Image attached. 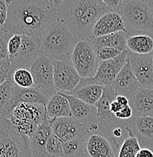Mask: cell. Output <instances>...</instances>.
Returning a JSON list of instances; mask_svg holds the SVG:
<instances>
[{"label": "cell", "instance_id": "6da1fadb", "mask_svg": "<svg viewBox=\"0 0 153 157\" xmlns=\"http://www.w3.org/2000/svg\"><path fill=\"white\" fill-rule=\"evenodd\" d=\"M57 19L52 0H14L8 6L7 18L2 27L11 35L41 38Z\"/></svg>", "mask_w": 153, "mask_h": 157}, {"label": "cell", "instance_id": "7a4b0ae2", "mask_svg": "<svg viewBox=\"0 0 153 157\" xmlns=\"http://www.w3.org/2000/svg\"><path fill=\"white\" fill-rule=\"evenodd\" d=\"M57 17L77 40H87L96 21L111 11L102 0H64L56 9Z\"/></svg>", "mask_w": 153, "mask_h": 157}, {"label": "cell", "instance_id": "3957f363", "mask_svg": "<svg viewBox=\"0 0 153 157\" xmlns=\"http://www.w3.org/2000/svg\"><path fill=\"white\" fill-rule=\"evenodd\" d=\"M40 54L52 61L70 62L77 39L67 27L58 18L41 36Z\"/></svg>", "mask_w": 153, "mask_h": 157}, {"label": "cell", "instance_id": "277c9868", "mask_svg": "<svg viewBox=\"0 0 153 157\" xmlns=\"http://www.w3.org/2000/svg\"><path fill=\"white\" fill-rule=\"evenodd\" d=\"M119 14L128 35L137 33L153 35V13L147 2L124 0Z\"/></svg>", "mask_w": 153, "mask_h": 157}, {"label": "cell", "instance_id": "5b68a950", "mask_svg": "<svg viewBox=\"0 0 153 157\" xmlns=\"http://www.w3.org/2000/svg\"><path fill=\"white\" fill-rule=\"evenodd\" d=\"M0 157H34L30 138L18 132L7 118H0Z\"/></svg>", "mask_w": 153, "mask_h": 157}, {"label": "cell", "instance_id": "8992f818", "mask_svg": "<svg viewBox=\"0 0 153 157\" xmlns=\"http://www.w3.org/2000/svg\"><path fill=\"white\" fill-rule=\"evenodd\" d=\"M46 108L43 104L21 103L16 106L6 117L19 133L30 135L45 120Z\"/></svg>", "mask_w": 153, "mask_h": 157}, {"label": "cell", "instance_id": "52a82bcc", "mask_svg": "<svg viewBox=\"0 0 153 157\" xmlns=\"http://www.w3.org/2000/svg\"><path fill=\"white\" fill-rule=\"evenodd\" d=\"M70 62L80 78H92L96 75L99 61L96 57L94 46L90 39L77 41Z\"/></svg>", "mask_w": 153, "mask_h": 157}, {"label": "cell", "instance_id": "ba28073f", "mask_svg": "<svg viewBox=\"0 0 153 157\" xmlns=\"http://www.w3.org/2000/svg\"><path fill=\"white\" fill-rule=\"evenodd\" d=\"M128 51L125 50L119 56L111 60L99 62L96 75L92 78H81L79 86L86 85L111 86L118 73L127 61Z\"/></svg>", "mask_w": 153, "mask_h": 157}, {"label": "cell", "instance_id": "9c48e42d", "mask_svg": "<svg viewBox=\"0 0 153 157\" xmlns=\"http://www.w3.org/2000/svg\"><path fill=\"white\" fill-rule=\"evenodd\" d=\"M33 78L34 87L45 94L49 98L57 94L55 87L52 60L46 56L39 55L30 69Z\"/></svg>", "mask_w": 153, "mask_h": 157}, {"label": "cell", "instance_id": "30bf717a", "mask_svg": "<svg viewBox=\"0 0 153 157\" xmlns=\"http://www.w3.org/2000/svg\"><path fill=\"white\" fill-rule=\"evenodd\" d=\"M117 96L118 94L114 86H105L103 88L102 97L95 104L97 110V119L99 124L110 132L117 128H126L127 126V120L118 119L110 109V105L115 101Z\"/></svg>", "mask_w": 153, "mask_h": 157}, {"label": "cell", "instance_id": "8fae6325", "mask_svg": "<svg viewBox=\"0 0 153 157\" xmlns=\"http://www.w3.org/2000/svg\"><path fill=\"white\" fill-rule=\"evenodd\" d=\"M41 39L22 35V42L18 53L9 58L10 64L14 70L18 69H30L33 63L40 55Z\"/></svg>", "mask_w": 153, "mask_h": 157}, {"label": "cell", "instance_id": "7c38bea8", "mask_svg": "<svg viewBox=\"0 0 153 157\" xmlns=\"http://www.w3.org/2000/svg\"><path fill=\"white\" fill-rule=\"evenodd\" d=\"M52 64L54 83L57 92L70 94L78 86L81 79L80 75L71 63L62 60H54Z\"/></svg>", "mask_w": 153, "mask_h": 157}, {"label": "cell", "instance_id": "4fadbf2b", "mask_svg": "<svg viewBox=\"0 0 153 157\" xmlns=\"http://www.w3.org/2000/svg\"><path fill=\"white\" fill-rule=\"evenodd\" d=\"M52 133L62 142L74 139H84L90 129L73 117H62L49 121Z\"/></svg>", "mask_w": 153, "mask_h": 157}, {"label": "cell", "instance_id": "5bb4252c", "mask_svg": "<svg viewBox=\"0 0 153 157\" xmlns=\"http://www.w3.org/2000/svg\"><path fill=\"white\" fill-rule=\"evenodd\" d=\"M60 94L68 101L71 110V117L88 128L90 132H97L99 129L101 125L98 122L97 110L95 105H90L84 103L72 95L64 93Z\"/></svg>", "mask_w": 153, "mask_h": 157}, {"label": "cell", "instance_id": "9a60e30c", "mask_svg": "<svg viewBox=\"0 0 153 157\" xmlns=\"http://www.w3.org/2000/svg\"><path fill=\"white\" fill-rule=\"evenodd\" d=\"M127 60L140 87L153 88L152 55H138L128 52Z\"/></svg>", "mask_w": 153, "mask_h": 157}, {"label": "cell", "instance_id": "2e32d148", "mask_svg": "<svg viewBox=\"0 0 153 157\" xmlns=\"http://www.w3.org/2000/svg\"><path fill=\"white\" fill-rule=\"evenodd\" d=\"M111 139L104 135L101 126L97 132H90L86 137L84 153L87 157H116Z\"/></svg>", "mask_w": 153, "mask_h": 157}, {"label": "cell", "instance_id": "e0dca14e", "mask_svg": "<svg viewBox=\"0 0 153 157\" xmlns=\"http://www.w3.org/2000/svg\"><path fill=\"white\" fill-rule=\"evenodd\" d=\"M127 128L132 134L137 137L140 146L153 147V117L148 116L132 117L127 120Z\"/></svg>", "mask_w": 153, "mask_h": 157}, {"label": "cell", "instance_id": "ac0fdd59", "mask_svg": "<svg viewBox=\"0 0 153 157\" xmlns=\"http://www.w3.org/2000/svg\"><path fill=\"white\" fill-rule=\"evenodd\" d=\"M111 86H114L118 95L124 96L129 101L132 99L138 88L140 87L139 82L131 70L128 60L116 76Z\"/></svg>", "mask_w": 153, "mask_h": 157}, {"label": "cell", "instance_id": "d6986e66", "mask_svg": "<svg viewBox=\"0 0 153 157\" xmlns=\"http://www.w3.org/2000/svg\"><path fill=\"white\" fill-rule=\"evenodd\" d=\"M119 31L126 32L122 17L119 13L110 11L97 20L93 26L91 37L96 38Z\"/></svg>", "mask_w": 153, "mask_h": 157}, {"label": "cell", "instance_id": "ffe728a7", "mask_svg": "<svg viewBox=\"0 0 153 157\" xmlns=\"http://www.w3.org/2000/svg\"><path fill=\"white\" fill-rule=\"evenodd\" d=\"M129 102L133 109V117H153V88L139 87Z\"/></svg>", "mask_w": 153, "mask_h": 157}, {"label": "cell", "instance_id": "44dd1931", "mask_svg": "<svg viewBox=\"0 0 153 157\" xmlns=\"http://www.w3.org/2000/svg\"><path fill=\"white\" fill-rule=\"evenodd\" d=\"M52 134L50 122L46 117L39 125L30 138V144L34 157H51L46 152V144L49 136Z\"/></svg>", "mask_w": 153, "mask_h": 157}, {"label": "cell", "instance_id": "7402d4cb", "mask_svg": "<svg viewBox=\"0 0 153 157\" xmlns=\"http://www.w3.org/2000/svg\"><path fill=\"white\" fill-rule=\"evenodd\" d=\"M18 86L9 78L0 86V118H6L17 106L15 101Z\"/></svg>", "mask_w": 153, "mask_h": 157}, {"label": "cell", "instance_id": "603a6c76", "mask_svg": "<svg viewBox=\"0 0 153 157\" xmlns=\"http://www.w3.org/2000/svg\"><path fill=\"white\" fill-rule=\"evenodd\" d=\"M45 108L46 116L49 121L58 118L71 117V110L68 101L58 92L49 98Z\"/></svg>", "mask_w": 153, "mask_h": 157}, {"label": "cell", "instance_id": "cb8c5ba5", "mask_svg": "<svg viewBox=\"0 0 153 157\" xmlns=\"http://www.w3.org/2000/svg\"><path fill=\"white\" fill-rule=\"evenodd\" d=\"M127 50L138 55H152L153 52V35L137 33L128 35L126 41Z\"/></svg>", "mask_w": 153, "mask_h": 157}, {"label": "cell", "instance_id": "d4e9b609", "mask_svg": "<svg viewBox=\"0 0 153 157\" xmlns=\"http://www.w3.org/2000/svg\"><path fill=\"white\" fill-rule=\"evenodd\" d=\"M127 36V33L125 31H119L96 38L91 37L90 40L95 48L108 47V48H117L121 52H124L127 50L126 41Z\"/></svg>", "mask_w": 153, "mask_h": 157}, {"label": "cell", "instance_id": "484cf974", "mask_svg": "<svg viewBox=\"0 0 153 157\" xmlns=\"http://www.w3.org/2000/svg\"><path fill=\"white\" fill-rule=\"evenodd\" d=\"M104 86L99 85H86V86H77L69 95H72L84 103L95 105L103 92Z\"/></svg>", "mask_w": 153, "mask_h": 157}, {"label": "cell", "instance_id": "4316f807", "mask_svg": "<svg viewBox=\"0 0 153 157\" xmlns=\"http://www.w3.org/2000/svg\"><path fill=\"white\" fill-rule=\"evenodd\" d=\"M49 100V98L37 88H23L18 86L15 96L17 106L21 103L43 104L46 106Z\"/></svg>", "mask_w": 153, "mask_h": 157}, {"label": "cell", "instance_id": "83f0119b", "mask_svg": "<svg viewBox=\"0 0 153 157\" xmlns=\"http://www.w3.org/2000/svg\"><path fill=\"white\" fill-rule=\"evenodd\" d=\"M126 130L129 132V136L124 139L118 150V157H136L138 152L141 150L137 137L132 134L127 126Z\"/></svg>", "mask_w": 153, "mask_h": 157}, {"label": "cell", "instance_id": "f1b7e54d", "mask_svg": "<svg viewBox=\"0 0 153 157\" xmlns=\"http://www.w3.org/2000/svg\"><path fill=\"white\" fill-rule=\"evenodd\" d=\"M84 139H74L63 142V157H80L84 152Z\"/></svg>", "mask_w": 153, "mask_h": 157}, {"label": "cell", "instance_id": "f546056e", "mask_svg": "<svg viewBox=\"0 0 153 157\" xmlns=\"http://www.w3.org/2000/svg\"><path fill=\"white\" fill-rule=\"evenodd\" d=\"M14 84L23 88L34 87V78L30 71L27 69H18L14 70L11 76Z\"/></svg>", "mask_w": 153, "mask_h": 157}, {"label": "cell", "instance_id": "4dcf8cb0", "mask_svg": "<svg viewBox=\"0 0 153 157\" xmlns=\"http://www.w3.org/2000/svg\"><path fill=\"white\" fill-rule=\"evenodd\" d=\"M46 152L51 157H63V142L53 133L47 140Z\"/></svg>", "mask_w": 153, "mask_h": 157}, {"label": "cell", "instance_id": "1f68e13d", "mask_svg": "<svg viewBox=\"0 0 153 157\" xmlns=\"http://www.w3.org/2000/svg\"><path fill=\"white\" fill-rule=\"evenodd\" d=\"M95 50H96V57L99 62L115 58L122 53V52L118 50V49L115 48H108V47L95 48Z\"/></svg>", "mask_w": 153, "mask_h": 157}, {"label": "cell", "instance_id": "d6a6232c", "mask_svg": "<svg viewBox=\"0 0 153 157\" xmlns=\"http://www.w3.org/2000/svg\"><path fill=\"white\" fill-rule=\"evenodd\" d=\"M14 72V70L10 64L9 58L0 60V86L8 78H11Z\"/></svg>", "mask_w": 153, "mask_h": 157}, {"label": "cell", "instance_id": "836d02e7", "mask_svg": "<svg viewBox=\"0 0 153 157\" xmlns=\"http://www.w3.org/2000/svg\"><path fill=\"white\" fill-rule=\"evenodd\" d=\"M11 33L2 29L0 33V60L9 58L8 53V43L10 38L12 36Z\"/></svg>", "mask_w": 153, "mask_h": 157}, {"label": "cell", "instance_id": "e575fe53", "mask_svg": "<svg viewBox=\"0 0 153 157\" xmlns=\"http://www.w3.org/2000/svg\"><path fill=\"white\" fill-rule=\"evenodd\" d=\"M21 42H22V35L19 34H14L11 37L8 43V53H9V58L14 56L21 48Z\"/></svg>", "mask_w": 153, "mask_h": 157}, {"label": "cell", "instance_id": "d590c367", "mask_svg": "<svg viewBox=\"0 0 153 157\" xmlns=\"http://www.w3.org/2000/svg\"><path fill=\"white\" fill-rule=\"evenodd\" d=\"M124 0H102L103 3L113 12H120Z\"/></svg>", "mask_w": 153, "mask_h": 157}, {"label": "cell", "instance_id": "8d00e7d4", "mask_svg": "<svg viewBox=\"0 0 153 157\" xmlns=\"http://www.w3.org/2000/svg\"><path fill=\"white\" fill-rule=\"evenodd\" d=\"M115 115L118 119L121 120H127L133 117V109L130 105L126 106Z\"/></svg>", "mask_w": 153, "mask_h": 157}, {"label": "cell", "instance_id": "74e56055", "mask_svg": "<svg viewBox=\"0 0 153 157\" xmlns=\"http://www.w3.org/2000/svg\"><path fill=\"white\" fill-rule=\"evenodd\" d=\"M8 2L7 0H0V24L4 25L7 18Z\"/></svg>", "mask_w": 153, "mask_h": 157}, {"label": "cell", "instance_id": "f35d334b", "mask_svg": "<svg viewBox=\"0 0 153 157\" xmlns=\"http://www.w3.org/2000/svg\"><path fill=\"white\" fill-rule=\"evenodd\" d=\"M136 157H153V150L147 147L141 148Z\"/></svg>", "mask_w": 153, "mask_h": 157}, {"label": "cell", "instance_id": "ab89813d", "mask_svg": "<svg viewBox=\"0 0 153 157\" xmlns=\"http://www.w3.org/2000/svg\"><path fill=\"white\" fill-rule=\"evenodd\" d=\"M115 101H116L117 102H118L122 107H126V106L130 105L129 100H128L126 97H124V96L118 95L117 96V98H115Z\"/></svg>", "mask_w": 153, "mask_h": 157}, {"label": "cell", "instance_id": "60d3db41", "mask_svg": "<svg viewBox=\"0 0 153 157\" xmlns=\"http://www.w3.org/2000/svg\"><path fill=\"white\" fill-rule=\"evenodd\" d=\"M122 108L123 107H121V106L120 105V104H118L115 100L112 103H111V105H110V109H111V112L114 114H116L117 113L119 112Z\"/></svg>", "mask_w": 153, "mask_h": 157}, {"label": "cell", "instance_id": "b9f144b4", "mask_svg": "<svg viewBox=\"0 0 153 157\" xmlns=\"http://www.w3.org/2000/svg\"><path fill=\"white\" fill-rule=\"evenodd\" d=\"M64 0H52V4H53L54 7H55V9H57V8L61 4H62V2Z\"/></svg>", "mask_w": 153, "mask_h": 157}, {"label": "cell", "instance_id": "7bdbcfd3", "mask_svg": "<svg viewBox=\"0 0 153 157\" xmlns=\"http://www.w3.org/2000/svg\"><path fill=\"white\" fill-rule=\"evenodd\" d=\"M147 3L149 4V7H150L151 10H152V13H153V0H149V1L147 2Z\"/></svg>", "mask_w": 153, "mask_h": 157}, {"label": "cell", "instance_id": "ee69618b", "mask_svg": "<svg viewBox=\"0 0 153 157\" xmlns=\"http://www.w3.org/2000/svg\"><path fill=\"white\" fill-rule=\"evenodd\" d=\"M2 29H3L2 25H1V24H0V33H2Z\"/></svg>", "mask_w": 153, "mask_h": 157}, {"label": "cell", "instance_id": "f6af8a7d", "mask_svg": "<svg viewBox=\"0 0 153 157\" xmlns=\"http://www.w3.org/2000/svg\"><path fill=\"white\" fill-rule=\"evenodd\" d=\"M80 157H87V155L85 154V153H84V152H83V154H82L81 156H80Z\"/></svg>", "mask_w": 153, "mask_h": 157}, {"label": "cell", "instance_id": "bcb514c9", "mask_svg": "<svg viewBox=\"0 0 153 157\" xmlns=\"http://www.w3.org/2000/svg\"><path fill=\"white\" fill-rule=\"evenodd\" d=\"M152 61H153V52H152Z\"/></svg>", "mask_w": 153, "mask_h": 157}, {"label": "cell", "instance_id": "7dc6e473", "mask_svg": "<svg viewBox=\"0 0 153 157\" xmlns=\"http://www.w3.org/2000/svg\"><path fill=\"white\" fill-rule=\"evenodd\" d=\"M143 1H145V2H148V1H149V0H143Z\"/></svg>", "mask_w": 153, "mask_h": 157}, {"label": "cell", "instance_id": "c3c4849f", "mask_svg": "<svg viewBox=\"0 0 153 157\" xmlns=\"http://www.w3.org/2000/svg\"><path fill=\"white\" fill-rule=\"evenodd\" d=\"M151 150H153V147H152V149H151Z\"/></svg>", "mask_w": 153, "mask_h": 157}]
</instances>
